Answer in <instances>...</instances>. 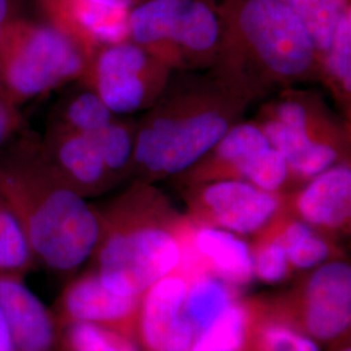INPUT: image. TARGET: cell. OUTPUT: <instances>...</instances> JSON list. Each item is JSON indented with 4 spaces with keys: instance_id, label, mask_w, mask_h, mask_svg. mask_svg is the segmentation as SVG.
Returning a JSON list of instances; mask_svg holds the SVG:
<instances>
[{
    "instance_id": "obj_32",
    "label": "cell",
    "mask_w": 351,
    "mask_h": 351,
    "mask_svg": "<svg viewBox=\"0 0 351 351\" xmlns=\"http://www.w3.org/2000/svg\"><path fill=\"white\" fill-rule=\"evenodd\" d=\"M17 17V0H0V26Z\"/></svg>"
},
{
    "instance_id": "obj_27",
    "label": "cell",
    "mask_w": 351,
    "mask_h": 351,
    "mask_svg": "<svg viewBox=\"0 0 351 351\" xmlns=\"http://www.w3.org/2000/svg\"><path fill=\"white\" fill-rule=\"evenodd\" d=\"M252 265L254 278L269 285L280 284L293 274L287 252L275 233L262 239L252 250Z\"/></svg>"
},
{
    "instance_id": "obj_14",
    "label": "cell",
    "mask_w": 351,
    "mask_h": 351,
    "mask_svg": "<svg viewBox=\"0 0 351 351\" xmlns=\"http://www.w3.org/2000/svg\"><path fill=\"white\" fill-rule=\"evenodd\" d=\"M146 52L134 43L106 46L94 65L95 93L112 113L134 112L146 97Z\"/></svg>"
},
{
    "instance_id": "obj_23",
    "label": "cell",
    "mask_w": 351,
    "mask_h": 351,
    "mask_svg": "<svg viewBox=\"0 0 351 351\" xmlns=\"http://www.w3.org/2000/svg\"><path fill=\"white\" fill-rule=\"evenodd\" d=\"M249 322V302L237 298L197 336L190 351H241Z\"/></svg>"
},
{
    "instance_id": "obj_29",
    "label": "cell",
    "mask_w": 351,
    "mask_h": 351,
    "mask_svg": "<svg viewBox=\"0 0 351 351\" xmlns=\"http://www.w3.org/2000/svg\"><path fill=\"white\" fill-rule=\"evenodd\" d=\"M328 52V68L342 86L351 88V13L341 20Z\"/></svg>"
},
{
    "instance_id": "obj_18",
    "label": "cell",
    "mask_w": 351,
    "mask_h": 351,
    "mask_svg": "<svg viewBox=\"0 0 351 351\" xmlns=\"http://www.w3.org/2000/svg\"><path fill=\"white\" fill-rule=\"evenodd\" d=\"M241 351H320L319 343L282 319L264 298H250Z\"/></svg>"
},
{
    "instance_id": "obj_6",
    "label": "cell",
    "mask_w": 351,
    "mask_h": 351,
    "mask_svg": "<svg viewBox=\"0 0 351 351\" xmlns=\"http://www.w3.org/2000/svg\"><path fill=\"white\" fill-rule=\"evenodd\" d=\"M226 132L228 123L219 113L162 119L139 133L134 155L151 172L177 173L217 146Z\"/></svg>"
},
{
    "instance_id": "obj_8",
    "label": "cell",
    "mask_w": 351,
    "mask_h": 351,
    "mask_svg": "<svg viewBox=\"0 0 351 351\" xmlns=\"http://www.w3.org/2000/svg\"><path fill=\"white\" fill-rule=\"evenodd\" d=\"M188 280L180 272L160 278L141 297L136 339L142 351H190L197 333L184 313Z\"/></svg>"
},
{
    "instance_id": "obj_25",
    "label": "cell",
    "mask_w": 351,
    "mask_h": 351,
    "mask_svg": "<svg viewBox=\"0 0 351 351\" xmlns=\"http://www.w3.org/2000/svg\"><path fill=\"white\" fill-rule=\"evenodd\" d=\"M36 267L24 232L0 195V274L25 277Z\"/></svg>"
},
{
    "instance_id": "obj_11",
    "label": "cell",
    "mask_w": 351,
    "mask_h": 351,
    "mask_svg": "<svg viewBox=\"0 0 351 351\" xmlns=\"http://www.w3.org/2000/svg\"><path fill=\"white\" fill-rule=\"evenodd\" d=\"M280 208L275 193L250 182L228 180L208 185L202 191L198 211L216 228L234 234H252L268 226Z\"/></svg>"
},
{
    "instance_id": "obj_1",
    "label": "cell",
    "mask_w": 351,
    "mask_h": 351,
    "mask_svg": "<svg viewBox=\"0 0 351 351\" xmlns=\"http://www.w3.org/2000/svg\"><path fill=\"white\" fill-rule=\"evenodd\" d=\"M0 195L21 226L37 267L71 274L91 258L101 236L98 211L34 149L0 163Z\"/></svg>"
},
{
    "instance_id": "obj_21",
    "label": "cell",
    "mask_w": 351,
    "mask_h": 351,
    "mask_svg": "<svg viewBox=\"0 0 351 351\" xmlns=\"http://www.w3.org/2000/svg\"><path fill=\"white\" fill-rule=\"evenodd\" d=\"M275 236L287 252L293 271H310L329 261H335L332 259L333 250L328 241L302 220L289 221L277 230Z\"/></svg>"
},
{
    "instance_id": "obj_4",
    "label": "cell",
    "mask_w": 351,
    "mask_h": 351,
    "mask_svg": "<svg viewBox=\"0 0 351 351\" xmlns=\"http://www.w3.org/2000/svg\"><path fill=\"white\" fill-rule=\"evenodd\" d=\"M264 300L278 316L317 343H332L350 335V264L329 261L288 291Z\"/></svg>"
},
{
    "instance_id": "obj_28",
    "label": "cell",
    "mask_w": 351,
    "mask_h": 351,
    "mask_svg": "<svg viewBox=\"0 0 351 351\" xmlns=\"http://www.w3.org/2000/svg\"><path fill=\"white\" fill-rule=\"evenodd\" d=\"M88 134L94 139L108 172H119L125 167L133 152V142L125 126L111 121Z\"/></svg>"
},
{
    "instance_id": "obj_30",
    "label": "cell",
    "mask_w": 351,
    "mask_h": 351,
    "mask_svg": "<svg viewBox=\"0 0 351 351\" xmlns=\"http://www.w3.org/2000/svg\"><path fill=\"white\" fill-rule=\"evenodd\" d=\"M278 121L294 129H307V113L300 103L285 101L278 108Z\"/></svg>"
},
{
    "instance_id": "obj_7",
    "label": "cell",
    "mask_w": 351,
    "mask_h": 351,
    "mask_svg": "<svg viewBox=\"0 0 351 351\" xmlns=\"http://www.w3.org/2000/svg\"><path fill=\"white\" fill-rule=\"evenodd\" d=\"M220 20L203 0H147L129 13V37L136 45L175 42L195 52L211 50Z\"/></svg>"
},
{
    "instance_id": "obj_10",
    "label": "cell",
    "mask_w": 351,
    "mask_h": 351,
    "mask_svg": "<svg viewBox=\"0 0 351 351\" xmlns=\"http://www.w3.org/2000/svg\"><path fill=\"white\" fill-rule=\"evenodd\" d=\"M182 258L176 272L186 280L211 275L239 290L254 278L252 249L234 233L216 226H202L191 237V245L181 242Z\"/></svg>"
},
{
    "instance_id": "obj_13",
    "label": "cell",
    "mask_w": 351,
    "mask_h": 351,
    "mask_svg": "<svg viewBox=\"0 0 351 351\" xmlns=\"http://www.w3.org/2000/svg\"><path fill=\"white\" fill-rule=\"evenodd\" d=\"M0 302L10 320L13 351H64L55 316L25 277L0 274Z\"/></svg>"
},
{
    "instance_id": "obj_24",
    "label": "cell",
    "mask_w": 351,
    "mask_h": 351,
    "mask_svg": "<svg viewBox=\"0 0 351 351\" xmlns=\"http://www.w3.org/2000/svg\"><path fill=\"white\" fill-rule=\"evenodd\" d=\"M58 326L64 351H142L137 339L110 326L91 323Z\"/></svg>"
},
{
    "instance_id": "obj_33",
    "label": "cell",
    "mask_w": 351,
    "mask_h": 351,
    "mask_svg": "<svg viewBox=\"0 0 351 351\" xmlns=\"http://www.w3.org/2000/svg\"><path fill=\"white\" fill-rule=\"evenodd\" d=\"M88 1H93L95 4H101V5H108V7H119V8L132 10L147 0H88Z\"/></svg>"
},
{
    "instance_id": "obj_34",
    "label": "cell",
    "mask_w": 351,
    "mask_h": 351,
    "mask_svg": "<svg viewBox=\"0 0 351 351\" xmlns=\"http://www.w3.org/2000/svg\"><path fill=\"white\" fill-rule=\"evenodd\" d=\"M329 345H330V351H351L350 335L337 339Z\"/></svg>"
},
{
    "instance_id": "obj_12",
    "label": "cell",
    "mask_w": 351,
    "mask_h": 351,
    "mask_svg": "<svg viewBox=\"0 0 351 351\" xmlns=\"http://www.w3.org/2000/svg\"><path fill=\"white\" fill-rule=\"evenodd\" d=\"M39 7L64 34L88 52L97 45L111 46L129 37L130 10L95 4L88 0H37Z\"/></svg>"
},
{
    "instance_id": "obj_26",
    "label": "cell",
    "mask_w": 351,
    "mask_h": 351,
    "mask_svg": "<svg viewBox=\"0 0 351 351\" xmlns=\"http://www.w3.org/2000/svg\"><path fill=\"white\" fill-rule=\"evenodd\" d=\"M112 121V112L95 91H86L77 95L65 111L68 132L93 133Z\"/></svg>"
},
{
    "instance_id": "obj_17",
    "label": "cell",
    "mask_w": 351,
    "mask_h": 351,
    "mask_svg": "<svg viewBox=\"0 0 351 351\" xmlns=\"http://www.w3.org/2000/svg\"><path fill=\"white\" fill-rule=\"evenodd\" d=\"M295 207L302 221L313 228H345L350 221V168L339 165L315 176L314 181L300 194Z\"/></svg>"
},
{
    "instance_id": "obj_16",
    "label": "cell",
    "mask_w": 351,
    "mask_h": 351,
    "mask_svg": "<svg viewBox=\"0 0 351 351\" xmlns=\"http://www.w3.org/2000/svg\"><path fill=\"white\" fill-rule=\"evenodd\" d=\"M37 155L55 175L82 197L101 188L110 173L94 139L85 133L52 130L50 138Z\"/></svg>"
},
{
    "instance_id": "obj_31",
    "label": "cell",
    "mask_w": 351,
    "mask_h": 351,
    "mask_svg": "<svg viewBox=\"0 0 351 351\" xmlns=\"http://www.w3.org/2000/svg\"><path fill=\"white\" fill-rule=\"evenodd\" d=\"M0 351H13L11 326L1 302H0Z\"/></svg>"
},
{
    "instance_id": "obj_22",
    "label": "cell",
    "mask_w": 351,
    "mask_h": 351,
    "mask_svg": "<svg viewBox=\"0 0 351 351\" xmlns=\"http://www.w3.org/2000/svg\"><path fill=\"white\" fill-rule=\"evenodd\" d=\"M298 16L315 49H329L341 20L350 12L349 0H281Z\"/></svg>"
},
{
    "instance_id": "obj_5",
    "label": "cell",
    "mask_w": 351,
    "mask_h": 351,
    "mask_svg": "<svg viewBox=\"0 0 351 351\" xmlns=\"http://www.w3.org/2000/svg\"><path fill=\"white\" fill-rule=\"evenodd\" d=\"M236 25L276 75H303L314 62L313 39L298 16L281 0H243L236 11Z\"/></svg>"
},
{
    "instance_id": "obj_3",
    "label": "cell",
    "mask_w": 351,
    "mask_h": 351,
    "mask_svg": "<svg viewBox=\"0 0 351 351\" xmlns=\"http://www.w3.org/2000/svg\"><path fill=\"white\" fill-rule=\"evenodd\" d=\"M86 53L52 25L19 16L0 26V88L14 107L82 75Z\"/></svg>"
},
{
    "instance_id": "obj_2",
    "label": "cell",
    "mask_w": 351,
    "mask_h": 351,
    "mask_svg": "<svg viewBox=\"0 0 351 351\" xmlns=\"http://www.w3.org/2000/svg\"><path fill=\"white\" fill-rule=\"evenodd\" d=\"M101 236L93 269L113 291L141 298L160 278L177 271L181 241L169 229L134 219L125 204L99 213Z\"/></svg>"
},
{
    "instance_id": "obj_35",
    "label": "cell",
    "mask_w": 351,
    "mask_h": 351,
    "mask_svg": "<svg viewBox=\"0 0 351 351\" xmlns=\"http://www.w3.org/2000/svg\"><path fill=\"white\" fill-rule=\"evenodd\" d=\"M0 98H3V99H5V98H4V95H3V91H1V88H0Z\"/></svg>"
},
{
    "instance_id": "obj_15",
    "label": "cell",
    "mask_w": 351,
    "mask_h": 351,
    "mask_svg": "<svg viewBox=\"0 0 351 351\" xmlns=\"http://www.w3.org/2000/svg\"><path fill=\"white\" fill-rule=\"evenodd\" d=\"M223 159L233 164L241 175L256 188L276 193L288 177V164L256 126L242 124L217 143Z\"/></svg>"
},
{
    "instance_id": "obj_9",
    "label": "cell",
    "mask_w": 351,
    "mask_h": 351,
    "mask_svg": "<svg viewBox=\"0 0 351 351\" xmlns=\"http://www.w3.org/2000/svg\"><path fill=\"white\" fill-rule=\"evenodd\" d=\"M141 298L108 288L93 268L66 284L52 314L56 324L91 323L110 326L136 339Z\"/></svg>"
},
{
    "instance_id": "obj_20",
    "label": "cell",
    "mask_w": 351,
    "mask_h": 351,
    "mask_svg": "<svg viewBox=\"0 0 351 351\" xmlns=\"http://www.w3.org/2000/svg\"><path fill=\"white\" fill-rule=\"evenodd\" d=\"M237 298V289L211 275H199L188 281L184 313L198 336Z\"/></svg>"
},
{
    "instance_id": "obj_19",
    "label": "cell",
    "mask_w": 351,
    "mask_h": 351,
    "mask_svg": "<svg viewBox=\"0 0 351 351\" xmlns=\"http://www.w3.org/2000/svg\"><path fill=\"white\" fill-rule=\"evenodd\" d=\"M264 134L285 159L289 169L302 177H315L332 167L337 159L335 149L316 143L307 129H294L278 120L264 126Z\"/></svg>"
}]
</instances>
